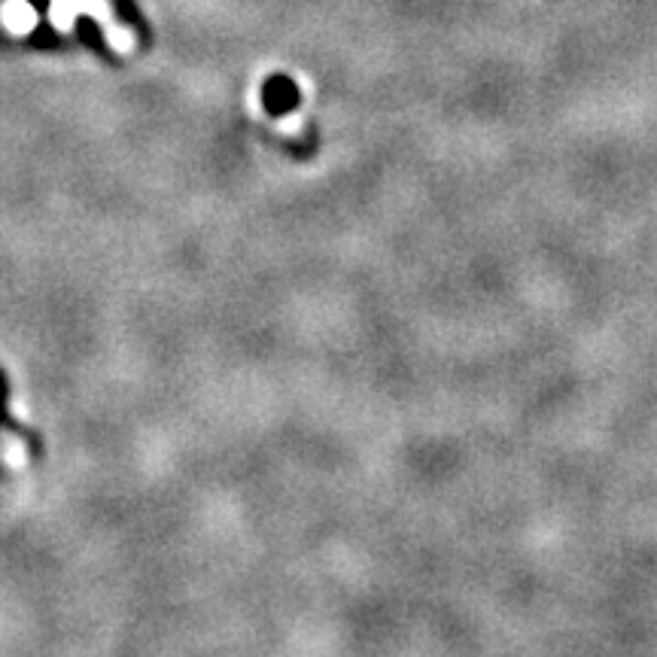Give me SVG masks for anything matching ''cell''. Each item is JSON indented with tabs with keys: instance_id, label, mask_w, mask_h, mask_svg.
Segmentation results:
<instances>
[{
	"instance_id": "cell-1",
	"label": "cell",
	"mask_w": 657,
	"mask_h": 657,
	"mask_svg": "<svg viewBox=\"0 0 657 657\" xmlns=\"http://www.w3.org/2000/svg\"><path fill=\"white\" fill-rule=\"evenodd\" d=\"M77 13H92V16H98V19H101V25L107 28V37H110V43H113L119 52H125V49L131 46V34L116 28V22H113V19H110V13H107V4H101V0H55V10H52V16H55L58 28H67L70 16H77Z\"/></svg>"
},
{
	"instance_id": "cell-2",
	"label": "cell",
	"mask_w": 657,
	"mask_h": 657,
	"mask_svg": "<svg viewBox=\"0 0 657 657\" xmlns=\"http://www.w3.org/2000/svg\"><path fill=\"white\" fill-rule=\"evenodd\" d=\"M262 104H265V110L271 116H286V113H292L302 104V92H299V86L292 83L289 77L277 73V77H271L262 86Z\"/></svg>"
},
{
	"instance_id": "cell-3",
	"label": "cell",
	"mask_w": 657,
	"mask_h": 657,
	"mask_svg": "<svg viewBox=\"0 0 657 657\" xmlns=\"http://www.w3.org/2000/svg\"><path fill=\"white\" fill-rule=\"evenodd\" d=\"M4 25L13 34H25L34 28V10L28 4H22V0H10V4L4 7Z\"/></svg>"
},
{
	"instance_id": "cell-4",
	"label": "cell",
	"mask_w": 657,
	"mask_h": 657,
	"mask_svg": "<svg viewBox=\"0 0 657 657\" xmlns=\"http://www.w3.org/2000/svg\"><path fill=\"white\" fill-rule=\"evenodd\" d=\"M7 457H10L13 466H22L28 460V451L16 442V438H7Z\"/></svg>"
}]
</instances>
